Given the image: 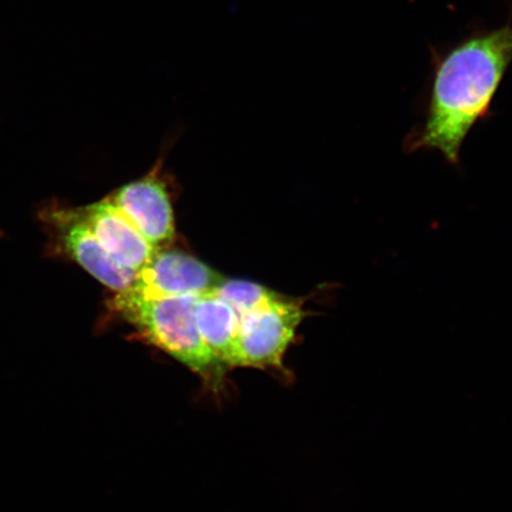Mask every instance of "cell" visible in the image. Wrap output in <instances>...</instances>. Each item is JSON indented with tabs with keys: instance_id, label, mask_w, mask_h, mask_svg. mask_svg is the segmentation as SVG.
<instances>
[{
	"instance_id": "7",
	"label": "cell",
	"mask_w": 512,
	"mask_h": 512,
	"mask_svg": "<svg viewBox=\"0 0 512 512\" xmlns=\"http://www.w3.org/2000/svg\"><path fill=\"white\" fill-rule=\"evenodd\" d=\"M60 219L61 239L68 255L115 293L127 290L136 272L119 266L107 254L80 211L63 213Z\"/></svg>"
},
{
	"instance_id": "8",
	"label": "cell",
	"mask_w": 512,
	"mask_h": 512,
	"mask_svg": "<svg viewBox=\"0 0 512 512\" xmlns=\"http://www.w3.org/2000/svg\"><path fill=\"white\" fill-rule=\"evenodd\" d=\"M195 322L204 344L230 368L240 329L239 313L226 300L208 292L197 297Z\"/></svg>"
},
{
	"instance_id": "2",
	"label": "cell",
	"mask_w": 512,
	"mask_h": 512,
	"mask_svg": "<svg viewBox=\"0 0 512 512\" xmlns=\"http://www.w3.org/2000/svg\"><path fill=\"white\" fill-rule=\"evenodd\" d=\"M197 297L143 298L119 292L110 305L145 342L184 364L210 387L219 388L228 367L208 349L198 332Z\"/></svg>"
},
{
	"instance_id": "1",
	"label": "cell",
	"mask_w": 512,
	"mask_h": 512,
	"mask_svg": "<svg viewBox=\"0 0 512 512\" xmlns=\"http://www.w3.org/2000/svg\"><path fill=\"white\" fill-rule=\"evenodd\" d=\"M430 50L426 121L409 140V151L437 150L457 165L464 140L478 121L490 115L512 64V15L502 27L475 24L451 46H430Z\"/></svg>"
},
{
	"instance_id": "4",
	"label": "cell",
	"mask_w": 512,
	"mask_h": 512,
	"mask_svg": "<svg viewBox=\"0 0 512 512\" xmlns=\"http://www.w3.org/2000/svg\"><path fill=\"white\" fill-rule=\"evenodd\" d=\"M224 280L226 278L194 256L166 248L152 256L123 292L143 298L201 296Z\"/></svg>"
},
{
	"instance_id": "9",
	"label": "cell",
	"mask_w": 512,
	"mask_h": 512,
	"mask_svg": "<svg viewBox=\"0 0 512 512\" xmlns=\"http://www.w3.org/2000/svg\"><path fill=\"white\" fill-rule=\"evenodd\" d=\"M210 292L217 294L229 305H232L239 313L240 318L249 312L260 309V307L278 302L284 297V294L274 292L270 288L243 280L226 279Z\"/></svg>"
},
{
	"instance_id": "6",
	"label": "cell",
	"mask_w": 512,
	"mask_h": 512,
	"mask_svg": "<svg viewBox=\"0 0 512 512\" xmlns=\"http://www.w3.org/2000/svg\"><path fill=\"white\" fill-rule=\"evenodd\" d=\"M80 213L100 245L119 266L137 273L157 252L110 198L94 203Z\"/></svg>"
},
{
	"instance_id": "3",
	"label": "cell",
	"mask_w": 512,
	"mask_h": 512,
	"mask_svg": "<svg viewBox=\"0 0 512 512\" xmlns=\"http://www.w3.org/2000/svg\"><path fill=\"white\" fill-rule=\"evenodd\" d=\"M304 299L284 296L240 318L230 368L284 369V357L306 318Z\"/></svg>"
},
{
	"instance_id": "5",
	"label": "cell",
	"mask_w": 512,
	"mask_h": 512,
	"mask_svg": "<svg viewBox=\"0 0 512 512\" xmlns=\"http://www.w3.org/2000/svg\"><path fill=\"white\" fill-rule=\"evenodd\" d=\"M110 200L157 251L174 242V210L168 191L158 178L151 175L128 183Z\"/></svg>"
}]
</instances>
